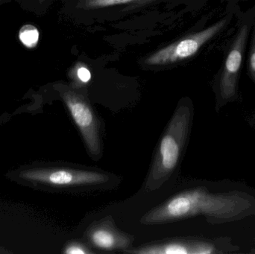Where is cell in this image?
I'll use <instances>...</instances> for the list:
<instances>
[{"instance_id":"4fadbf2b","label":"cell","mask_w":255,"mask_h":254,"mask_svg":"<svg viewBox=\"0 0 255 254\" xmlns=\"http://www.w3.org/2000/svg\"><path fill=\"white\" fill-rule=\"evenodd\" d=\"M77 76L79 80L83 83H87L91 79V72L86 67H82L78 70Z\"/></svg>"},{"instance_id":"52a82bcc","label":"cell","mask_w":255,"mask_h":254,"mask_svg":"<svg viewBox=\"0 0 255 254\" xmlns=\"http://www.w3.org/2000/svg\"><path fill=\"white\" fill-rule=\"evenodd\" d=\"M249 33L248 25H243L240 28L225 61L220 81V91L224 98L234 96L236 92L238 76L242 65Z\"/></svg>"},{"instance_id":"5b68a950","label":"cell","mask_w":255,"mask_h":254,"mask_svg":"<svg viewBox=\"0 0 255 254\" xmlns=\"http://www.w3.org/2000/svg\"><path fill=\"white\" fill-rule=\"evenodd\" d=\"M227 23L228 18H224L200 32L187 36L154 52L145 59V63L151 66L166 65L190 58L221 31Z\"/></svg>"},{"instance_id":"5bb4252c","label":"cell","mask_w":255,"mask_h":254,"mask_svg":"<svg viewBox=\"0 0 255 254\" xmlns=\"http://www.w3.org/2000/svg\"><path fill=\"white\" fill-rule=\"evenodd\" d=\"M11 1V0H0V6L1 5V4H4V3L7 2V1Z\"/></svg>"},{"instance_id":"3957f363","label":"cell","mask_w":255,"mask_h":254,"mask_svg":"<svg viewBox=\"0 0 255 254\" xmlns=\"http://www.w3.org/2000/svg\"><path fill=\"white\" fill-rule=\"evenodd\" d=\"M221 213H223V199L198 188L178 192L148 210L141 218L140 223L163 225L199 215L215 216Z\"/></svg>"},{"instance_id":"30bf717a","label":"cell","mask_w":255,"mask_h":254,"mask_svg":"<svg viewBox=\"0 0 255 254\" xmlns=\"http://www.w3.org/2000/svg\"><path fill=\"white\" fill-rule=\"evenodd\" d=\"M19 37L24 46L34 48L38 43V30L32 25H24L19 31Z\"/></svg>"},{"instance_id":"8992f818","label":"cell","mask_w":255,"mask_h":254,"mask_svg":"<svg viewBox=\"0 0 255 254\" xmlns=\"http://www.w3.org/2000/svg\"><path fill=\"white\" fill-rule=\"evenodd\" d=\"M84 241L103 252H126L133 248L134 237L118 228L112 216L93 222L84 234Z\"/></svg>"},{"instance_id":"277c9868","label":"cell","mask_w":255,"mask_h":254,"mask_svg":"<svg viewBox=\"0 0 255 254\" xmlns=\"http://www.w3.org/2000/svg\"><path fill=\"white\" fill-rule=\"evenodd\" d=\"M62 98L80 132L88 155L94 161H100L103 155V120L84 94L65 89Z\"/></svg>"},{"instance_id":"7a4b0ae2","label":"cell","mask_w":255,"mask_h":254,"mask_svg":"<svg viewBox=\"0 0 255 254\" xmlns=\"http://www.w3.org/2000/svg\"><path fill=\"white\" fill-rule=\"evenodd\" d=\"M20 176L57 189L77 193L110 190L118 187L121 182L119 176L96 167L83 165L28 170L21 173Z\"/></svg>"},{"instance_id":"8fae6325","label":"cell","mask_w":255,"mask_h":254,"mask_svg":"<svg viewBox=\"0 0 255 254\" xmlns=\"http://www.w3.org/2000/svg\"><path fill=\"white\" fill-rule=\"evenodd\" d=\"M64 253L66 254H94L97 253L85 242L74 240L69 242L64 247Z\"/></svg>"},{"instance_id":"ba28073f","label":"cell","mask_w":255,"mask_h":254,"mask_svg":"<svg viewBox=\"0 0 255 254\" xmlns=\"http://www.w3.org/2000/svg\"><path fill=\"white\" fill-rule=\"evenodd\" d=\"M214 248L207 243L184 239H172L131 248L125 254H208Z\"/></svg>"},{"instance_id":"6da1fadb","label":"cell","mask_w":255,"mask_h":254,"mask_svg":"<svg viewBox=\"0 0 255 254\" xmlns=\"http://www.w3.org/2000/svg\"><path fill=\"white\" fill-rule=\"evenodd\" d=\"M189 106L179 104L160 137L144 183L145 192L160 189L178 171L191 125Z\"/></svg>"},{"instance_id":"7c38bea8","label":"cell","mask_w":255,"mask_h":254,"mask_svg":"<svg viewBox=\"0 0 255 254\" xmlns=\"http://www.w3.org/2000/svg\"><path fill=\"white\" fill-rule=\"evenodd\" d=\"M249 70L255 82V29L252 40L251 49L249 55Z\"/></svg>"},{"instance_id":"9c48e42d","label":"cell","mask_w":255,"mask_h":254,"mask_svg":"<svg viewBox=\"0 0 255 254\" xmlns=\"http://www.w3.org/2000/svg\"><path fill=\"white\" fill-rule=\"evenodd\" d=\"M149 0H81V5L85 9L103 8L118 4H127V3L136 2V1H145Z\"/></svg>"}]
</instances>
